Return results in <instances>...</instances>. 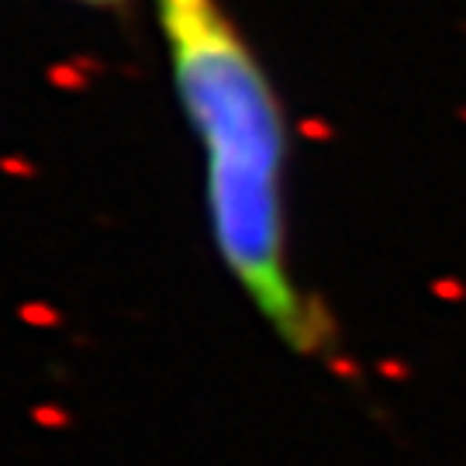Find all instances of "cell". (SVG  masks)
I'll return each instance as SVG.
<instances>
[{"mask_svg":"<svg viewBox=\"0 0 466 466\" xmlns=\"http://www.w3.org/2000/svg\"><path fill=\"white\" fill-rule=\"evenodd\" d=\"M173 80L204 146L218 256L273 332L300 356L332 346V321L304 300L287 263L280 104L215 0H159Z\"/></svg>","mask_w":466,"mask_h":466,"instance_id":"obj_1","label":"cell"},{"mask_svg":"<svg viewBox=\"0 0 466 466\" xmlns=\"http://www.w3.org/2000/svg\"><path fill=\"white\" fill-rule=\"evenodd\" d=\"M86 4H121V0H86Z\"/></svg>","mask_w":466,"mask_h":466,"instance_id":"obj_2","label":"cell"}]
</instances>
